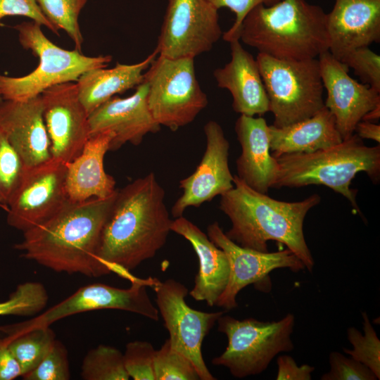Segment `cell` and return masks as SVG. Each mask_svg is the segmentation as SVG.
<instances>
[{"label":"cell","instance_id":"cell-1","mask_svg":"<svg viewBox=\"0 0 380 380\" xmlns=\"http://www.w3.org/2000/svg\"><path fill=\"white\" fill-rule=\"evenodd\" d=\"M172 220L165 191L153 172L118 189L102 230L97 259L110 272L129 279V271L153 258L165 243Z\"/></svg>","mask_w":380,"mask_h":380},{"label":"cell","instance_id":"cell-2","mask_svg":"<svg viewBox=\"0 0 380 380\" xmlns=\"http://www.w3.org/2000/svg\"><path fill=\"white\" fill-rule=\"evenodd\" d=\"M118 189L111 196L72 202L53 216L23 232L14 248L27 260L56 272L99 277L110 272L97 259L104 224Z\"/></svg>","mask_w":380,"mask_h":380},{"label":"cell","instance_id":"cell-3","mask_svg":"<svg viewBox=\"0 0 380 380\" xmlns=\"http://www.w3.org/2000/svg\"><path fill=\"white\" fill-rule=\"evenodd\" d=\"M233 182L234 187L221 195L219 205L232 222L227 236L243 248L265 253L268 252V241L284 244L312 272L315 262L305 239L303 223L321 197L315 194L300 201H278L253 189L236 175Z\"/></svg>","mask_w":380,"mask_h":380},{"label":"cell","instance_id":"cell-4","mask_svg":"<svg viewBox=\"0 0 380 380\" xmlns=\"http://www.w3.org/2000/svg\"><path fill=\"white\" fill-rule=\"evenodd\" d=\"M327 16L305 0L260 4L243 18L239 39L258 53L286 61L317 58L329 51Z\"/></svg>","mask_w":380,"mask_h":380},{"label":"cell","instance_id":"cell-5","mask_svg":"<svg viewBox=\"0 0 380 380\" xmlns=\"http://www.w3.org/2000/svg\"><path fill=\"white\" fill-rule=\"evenodd\" d=\"M275 158L279 168L272 188L324 185L345 196L359 213L352 180L360 172L376 184L380 179V146H366L355 133L327 148Z\"/></svg>","mask_w":380,"mask_h":380},{"label":"cell","instance_id":"cell-6","mask_svg":"<svg viewBox=\"0 0 380 380\" xmlns=\"http://www.w3.org/2000/svg\"><path fill=\"white\" fill-rule=\"evenodd\" d=\"M42 25L34 21L18 24L20 45L39 58L37 67L21 77L0 74V91L3 100L24 101L39 95L46 89L65 82H77L85 72L106 68L112 56H87L77 49L66 50L51 42Z\"/></svg>","mask_w":380,"mask_h":380},{"label":"cell","instance_id":"cell-7","mask_svg":"<svg viewBox=\"0 0 380 380\" xmlns=\"http://www.w3.org/2000/svg\"><path fill=\"white\" fill-rule=\"evenodd\" d=\"M256 61L274 127L307 119L325 106L317 58L286 61L258 53Z\"/></svg>","mask_w":380,"mask_h":380},{"label":"cell","instance_id":"cell-8","mask_svg":"<svg viewBox=\"0 0 380 380\" xmlns=\"http://www.w3.org/2000/svg\"><path fill=\"white\" fill-rule=\"evenodd\" d=\"M217 322V330L227 336L228 344L211 362L227 368L236 378L262 373L277 354L294 348L291 335L295 317L291 313L272 322L254 318L239 320L223 314Z\"/></svg>","mask_w":380,"mask_h":380},{"label":"cell","instance_id":"cell-9","mask_svg":"<svg viewBox=\"0 0 380 380\" xmlns=\"http://www.w3.org/2000/svg\"><path fill=\"white\" fill-rule=\"evenodd\" d=\"M194 59L158 55L144 73L151 113L172 132L192 122L208 104L196 78Z\"/></svg>","mask_w":380,"mask_h":380},{"label":"cell","instance_id":"cell-10","mask_svg":"<svg viewBox=\"0 0 380 380\" xmlns=\"http://www.w3.org/2000/svg\"><path fill=\"white\" fill-rule=\"evenodd\" d=\"M150 287L155 292L172 348L192 362L200 379H216L204 362L201 348L205 336L224 311L205 312L191 308L185 300L187 288L172 279L161 281L152 278Z\"/></svg>","mask_w":380,"mask_h":380},{"label":"cell","instance_id":"cell-11","mask_svg":"<svg viewBox=\"0 0 380 380\" xmlns=\"http://www.w3.org/2000/svg\"><path fill=\"white\" fill-rule=\"evenodd\" d=\"M155 50L170 58H194L222 36L218 9L208 0H167Z\"/></svg>","mask_w":380,"mask_h":380},{"label":"cell","instance_id":"cell-12","mask_svg":"<svg viewBox=\"0 0 380 380\" xmlns=\"http://www.w3.org/2000/svg\"><path fill=\"white\" fill-rule=\"evenodd\" d=\"M65 165L51 159L25 167L7 206V223L23 232L46 221L69 201L65 190Z\"/></svg>","mask_w":380,"mask_h":380},{"label":"cell","instance_id":"cell-13","mask_svg":"<svg viewBox=\"0 0 380 380\" xmlns=\"http://www.w3.org/2000/svg\"><path fill=\"white\" fill-rule=\"evenodd\" d=\"M152 277L136 278L128 289H120L95 283L80 287L75 293L38 316L13 324L18 329L50 326L75 314L104 309L125 310L158 321V308L152 303L147 292Z\"/></svg>","mask_w":380,"mask_h":380},{"label":"cell","instance_id":"cell-14","mask_svg":"<svg viewBox=\"0 0 380 380\" xmlns=\"http://www.w3.org/2000/svg\"><path fill=\"white\" fill-rule=\"evenodd\" d=\"M41 96L51 158L65 164L80 154L90 137L89 114L75 82L51 87Z\"/></svg>","mask_w":380,"mask_h":380},{"label":"cell","instance_id":"cell-15","mask_svg":"<svg viewBox=\"0 0 380 380\" xmlns=\"http://www.w3.org/2000/svg\"><path fill=\"white\" fill-rule=\"evenodd\" d=\"M207 235L226 253L229 263L227 285L215 305L225 310L236 308V296L239 291L249 284L264 281L272 271L289 268L296 272L305 268L302 261L289 248L265 253L236 244L227 236L217 222L208 225Z\"/></svg>","mask_w":380,"mask_h":380},{"label":"cell","instance_id":"cell-16","mask_svg":"<svg viewBox=\"0 0 380 380\" xmlns=\"http://www.w3.org/2000/svg\"><path fill=\"white\" fill-rule=\"evenodd\" d=\"M203 130L206 141L204 154L195 171L179 181L182 194L171 208L174 218L183 216L187 208L199 207L234 187V176L228 163L229 143L222 127L210 120Z\"/></svg>","mask_w":380,"mask_h":380},{"label":"cell","instance_id":"cell-17","mask_svg":"<svg viewBox=\"0 0 380 380\" xmlns=\"http://www.w3.org/2000/svg\"><path fill=\"white\" fill-rule=\"evenodd\" d=\"M320 74L327 91L324 106L334 116L336 128L346 139L355 133L357 124L380 103V92L348 75V68L327 51L318 56Z\"/></svg>","mask_w":380,"mask_h":380},{"label":"cell","instance_id":"cell-18","mask_svg":"<svg viewBox=\"0 0 380 380\" xmlns=\"http://www.w3.org/2000/svg\"><path fill=\"white\" fill-rule=\"evenodd\" d=\"M148 84L143 81L135 92L126 98L113 96L89 115L90 137L104 131L113 133L109 151L120 148L126 143L139 145L149 133H157L160 125L148 108Z\"/></svg>","mask_w":380,"mask_h":380},{"label":"cell","instance_id":"cell-19","mask_svg":"<svg viewBox=\"0 0 380 380\" xmlns=\"http://www.w3.org/2000/svg\"><path fill=\"white\" fill-rule=\"evenodd\" d=\"M0 131L25 167L51 159L41 95L24 101L3 100L0 103Z\"/></svg>","mask_w":380,"mask_h":380},{"label":"cell","instance_id":"cell-20","mask_svg":"<svg viewBox=\"0 0 380 380\" xmlns=\"http://www.w3.org/2000/svg\"><path fill=\"white\" fill-rule=\"evenodd\" d=\"M329 51L339 61L380 41V0H336L327 16Z\"/></svg>","mask_w":380,"mask_h":380},{"label":"cell","instance_id":"cell-21","mask_svg":"<svg viewBox=\"0 0 380 380\" xmlns=\"http://www.w3.org/2000/svg\"><path fill=\"white\" fill-rule=\"evenodd\" d=\"M234 129L241 147L236 161L237 177L253 189L267 194L279 172L270 153L269 125L265 118L241 115Z\"/></svg>","mask_w":380,"mask_h":380},{"label":"cell","instance_id":"cell-22","mask_svg":"<svg viewBox=\"0 0 380 380\" xmlns=\"http://www.w3.org/2000/svg\"><path fill=\"white\" fill-rule=\"evenodd\" d=\"M229 44L230 61L213 72L217 85L230 92L236 113L262 116L269 111V100L256 58L243 48L239 39Z\"/></svg>","mask_w":380,"mask_h":380},{"label":"cell","instance_id":"cell-23","mask_svg":"<svg viewBox=\"0 0 380 380\" xmlns=\"http://www.w3.org/2000/svg\"><path fill=\"white\" fill-rule=\"evenodd\" d=\"M113 137V133L108 130L91 136L80 154L65 164V190L70 201L103 198L117 190L115 179L106 172L103 165Z\"/></svg>","mask_w":380,"mask_h":380},{"label":"cell","instance_id":"cell-24","mask_svg":"<svg viewBox=\"0 0 380 380\" xmlns=\"http://www.w3.org/2000/svg\"><path fill=\"white\" fill-rule=\"evenodd\" d=\"M171 232L186 239L198 256V271L189 295L196 300L205 301L209 306L215 305L229 280V263L226 253L183 216L172 220Z\"/></svg>","mask_w":380,"mask_h":380},{"label":"cell","instance_id":"cell-25","mask_svg":"<svg viewBox=\"0 0 380 380\" xmlns=\"http://www.w3.org/2000/svg\"><path fill=\"white\" fill-rule=\"evenodd\" d=\"M272 156L312 153L341 143L334 116L325 106L314 115L284 127L269 125Z\"/></svg>","mask_w":380,"mask_h":380},{"label":"cell","instance_id":"cell-26","mask_svg":"<svg viewBox=\"0 0 380 380\" xmlns=\"http://www.w3.org/2000/svg\"><path fill=\"white\" fill-rule=\"evenodd\" d=\"M158 55L154 50L134 64L117 63L111 68H98L83 73L75 82L80 101L89 115L118 94L137 87L143 82L144 72Z\"/></svg>","mask_w":380,"mask_h":380},{"label":"cell","instance_id":"cell-27","mask_svg":"<svg viewBox=\"0 0 380 380\" xmlns=\"http://www.w3.org/2000/svg\"><path fill=\"white\" fill-rule=\"evenodd\" d=\"M0 336L20 364L21 377L38 366L56 339L50 326L25 329H18L13 325L1 326Z\"/></svg>","mask_w":380,"mask_h":380},{"label":"cell","instance_id":"cell-28","mask_svg":"<svg viewBox=\"0 0 380 380\" xmlns=\"http://www.w3.org/2000/svg\"><path fill=\"white\" fill-rule=\"evenodd\" d=\"M81 377L84 380L130 379L125 367L123 353L115 347L103 344L91 349L84 356Z\"/></svg>","mask_w":380,"mask_h":380},{"label":"cell","instance_id":"cell-29","mask_svg":"<svg viewBox=\"0 0 380 380\" xmlns=\"http://www.w3.org/2000/svg\"><path fill=\"white\" fill-rule=\"evenodd\" d=\"M46 18L58 29L63 30L82 51L84 42L78 23L80 13L86 3L82 0H37Z\"/></svg>","mask_w":380,"mask_h":380},{"label":"cell","instance_id":"cell-30","mask_svg":"<svg viewBox=\"0 0 380 380\" xmlns=\"http://www.w3.org/2000/svg\"><path fill=\"white\" fill-rule=\"evenodd\" d=\"M364 334L351 327L347 330L348 339L353 348H343V351L354 360L370 369L380 379V341L370 323L366 312L362 313Z\"/></svg>","mask_w":380,"mask_h":380},{"label":"cell","instance_id":"cell-31","mask_svg":"<svg viewBox=\"0 0 380 380\" xmlns=\"http://www.w3.org/2000/svg\"><path fill=\"white\" fill-rule=\"evenodd\" d=\"M49 295L44 286L38 281L19 284L8 298L0 302V316H34L47 305Z\"/></svg>","mask_w":380,"mask_h":380},{"label":"cell","instance_id":"cell-32","mask_svg":"<svg viewBox=\"0 0 380 380\" xmlns=\"http://www.w3.org/2000/svg\"><path fill=\"white\" fill-rule=\"evenodd\" d=\"M155 380H199L192 362L172 348L167 338L156 350L153 360Z\"/></svg>","mask_w":380,"mask_h":380},{"label":"cell","instance_id":"cell-33","mask_svg":"<svg viewBox=\"0 0 380 380\" xmlns=\"http://www.w3.org/2000/svg\"><path fill=\"white\" fill-rule=\"evenodd\" d=\"M22 159L0 131V205H7L25 171Z\"/></svg>","mask_w":380,"mask_h":380},{"label":"cell","instance_id":"cell-34","mask_svg":"<svg viewBox=\"0 0 380 380\" xmlns=\"http://www.w3.org/2000/svg\"><path fill=\"white\" fill-rule=\"evenodd\" d=\"M68 350L56 339L50 350L32 371L23 376L25 380H68L71 377Z\"/></svg>","mask_w":380,"mask_h":380},{"label":"cell","instance_id":"cell-35","mask_svg":"<svg viewBox=\"0 0 380 380\" xmlns=\"http://www.w3.org/2000/svg\"><path fill=\"white\" fill-rule=\"evenodd\" d=\"M156 350L147 341H134L127 343L124 356L125 369L134 380H155L153 360Z\"/></svg>","mask_w":380,"mask_h":380},{"label":"cell","instance_id":"cell-36","mask_svg":"<svg viewBox=\"0 0 380 380\" xmlns=\"http://www.w3.org/2000/svg\"><path fill=\"white\" fill-rule=\"evenodd\" d=\"M339 61L352 68L364 84L380 92V56L368 46L356 49Z\"/></svg>","mask_w":380,"mask_h":380},{"label":"cell","instance_id":"cell-37","mask_svg":"<svg viewBox=\"0 0 380 380\" xmlns=\"http://www.w3.org/2000/svg\"><path fill=\"white\" fill-rule=\"evenodd\" d=\"M330 369L322 380H376L375 374L362 363L348 357L339 352L329 355Z\"/></svg>","mask_w":380,"mask_h":380},{"label":"cell","instance_id":"cell-38","mask_svg":"<svg viewBox=\"0 0 380 380\" xmlns=\"http://www.w3.org/2000/svg\"><path fill=\"white\" fill-rule=\"evenodd\" d=\"M7 16H23L32 20L60 36L58 30L44 15L37 0H0V27Z\"/></svg>","mask_w":380,"mask_h":380},{"label":"cell","instance_id":"cell-39","mask_svg":"<svg viewBox=\"0 0 380 380\" xmlns=\"http://www.w3.org/2000/svg\"><path fill=\"white\" fill-rule=\"evenodd\" d=\"M218 10L227 8L235 15V20L232 26L222 34L224 41L230 42L239 39V30L241 24L247 13L254 7L262 4L266 6L274 5L281 0H208Z\"/></svg>","mask_w":380,"mask_h":380},{"label":"cell","instance_id":"cell-40","mask_svg":"<svg viewBox=\"0 0 380 380\" xmlns=\"http://www.w3.org/2000/svg\"><path fill=\"white\" fill-rule=\"evenodd\" d=\"M277 380H310L315 367L309 365L298 366L294 359L289 355H280L277 359Z\"/></svg>","mask_w":380,"mask_h":380},{"label":"cell","instance_id":"cell-41","mask_svg":"<svg viewBox=\"0 0 380 380\" xmlns=\"http://www.w3.org/2000/svg\"><path fill=\"white\" fill-rule=\"evenodd\" d=\"M21 376L20 364L0 336V380H12Z\"/></svg>","mask_w":380,"mask_h":380},{"label":"cell","instance_id":"cell-42","mask_svg":"<svg viewBox=\"0 0 380 380\" xmlns=\"http://www.w3.org/2000/svg\"><path fill=\"white\" fill-rule=\"evenodd\" d=\"M355 134L361 139L380 142V125L369 121L360 120L355 129Z\"/></svg>","mask_w":380,"mask_h":380},{"label":"cell","instance_id":"cell-43","mask_svg":"<svg viewBox=\"0 0 380 380\" xmlns=\"http://www.w3.org/2000/svg\"><path fill=\"white\" fill-rule=\"evenodd\" d=\"M380 118V103L375 106L372 110L368 111L361 120L373 122Z\"/></svg>","mask_w":380,"mask_h":380},{"label":"cell","instance_id":"cell-44","mask_svg":"<svg viewBox=\"0 0 380 380\" xmlns=\"http://www.w3.org/2000/svg\"><path fill=\"white\" fill-rule=\"evenodd\" d=\"M3 101V99H2V96H1V91H0V103Z\"/></svg>","mask_w":380,"mask_h":380},{"label":"cell","instance_id":"cell-45","mask_svg":"<svg viewBox=\"0 0 380 380\" xmlns=\"http://www.w3.org/2000/svg\"><path fill=\"white\" fill-rule=\"evenodd\" d=\"M82 1H84V3H87V0H82Z\"/></svg>","mask_w":380,"mask_h":380}]
</instances>
